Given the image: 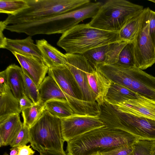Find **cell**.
Here are the masks:
<instances>
[{
    "instance_id": "cell-1",
    "label": "cell",
    "mask_w": 155,
    "mask_h": 155,
    "mask_svg": "<svg viewBox=\"0 0 155 155\" xmlns=\"http://www.w3.org/2000/svg\"><path fill=\"white\" fill-rule=\"evenodd\" d=\"M138 139L107 125L91 130L67 142V155H96L117 147L133 145Z\"/></svg>"
},
{
    "instance_id": "cell-2",
    "label": "cell",
    "mask_w": 155,
    "mask_h": 155,
    "mask_svg": "<svg viewBox=\"0 0 155 155\" xmlns=\"http://www.w3.org/2000/svg\"><path fill=\"white\" fill-rule=\"evenodd\" d=\"M99 117L106 125L126 132L138 140H155V120L132 110L120 102L104 103Z\"/></svg>"
},
{
    "instance_id": "cell-3",
    "label": "cell",
    "mask_w": 155,
    "mask_h": 155,
    "mask_svg": "<svg viewBox=\"0 0 155 155\" xmlns=\"http://www.w3.org/2000/svg\"><path fill=\"white\" fill-rule=\"evenodd\" d=\"M118 32L109 31L78 24L62 34L57 43L67 53L82 54L99 46L118 41Z\"/></svg>"
},
{
    "instance_id": "cell-4",
    "label": "cell",
    "mask_w": 155,
    "mask_h": 155,
    "mask_svg": "<svg viewBox=\"0 0 155 155\" xmlns=\"http://www.w3.org/2000/svg\"><path fill=\"white\" fill-rule=\"evenodd\" d=\"M29 135L31 145L39 153L49 150L67 155L64 149L61 119L46 110L29 128Z\"/></svg>"
},
{
    "instance_id": "cell-5",
    "label": "cell",
    "mask_w": 155,
    "mask_h": 155,
    "mask_svg": "<svg viewBox=\"0 0 155 155\" xmlns=\"http://www.w3.org/2000/svg\"><path fill=\"white\" fill-rule=\"evenodd\" d=\"M143 8L126 0H109L101 5L88 24L102 30L118 32L129 19Z\"/></svg>"
},
{
    "instance_id": "cell-6",
    "label": "cell",
    "mask_w": 155,
    "mask_h": 155,
    "mask_svg": "<svg viewBox=\"0 0 155 155\" xmlns=\"http://www.w3.org/2000/svg\"><path fill=\"white\" fill-rule=\"evenodd\" d=\"M29 7L15 15H8L7 25L16 22L39 20L66 13L90 3V0H27Z\"/></svg>"
},
{
    "instance_id": "cell-7",
    "label": "cell",
    "mask_w": 155,
    "mask_h": 155,
    "mask_svg": "<svg viewBox=\"0 0 155 155\" xmlns=\"http://www.w3.org/2000/svg\"><path fill=\"white\" fill-rule=\"evenodd\" d=\"M148 8H146L140 30L133 41L136 66L142 70L155 63V48L149 33Z\"/></svg>"
},
{
    "instance_id": "cell-8",
    "label": "cell",
    "mask_w": 155,
    "mask_h": 155,
    "mask_svg": "<svg viewBox=\"0 0 155 155\" xmlns=\"http://www.w3.org/2000/svg\"><path fill=\"white\" fill-rule=\"evenodd\" d=\"M61 119V132L67 142L93 130L106 125L98 115L74 114Z\"/></svg>"
},
{
    "instance_id": "cell-9",
    "label": "cell",
    "mask_w": 155,
    "mask_h": 155,
    "mask_svg": "<svg viewBox=\"0 0 155 155\" xmlns=\"http://www.w3.org/2000/svg\"><path fill=\"white\" fill-rule=\"evenodd\" d=\"M65 54L68 68L81 91L82 100L97 102L96 96L89 85L87 75L91 65L82 54L67 53Z\"/></svg>"
},
{
    "instance_id": "cell-10",
    "label": "cell",
    "mask_w": 155,
    "mask_h": 155,
    "mask_svg": "<svg viewBox=\"0 0 155 155\" xmlns=\"http://www.w3.org/2000/svg\"><path fill=\"white\" fill-rule=\"evenodd\" d=\"M24 70L39 87L49 68L43 61L35 56L12 52Z\"/></svg>"
},
{
    "instance_id": "cell-11",
    "label": "cell",
    "mask_w": 155,
    "mask_h": 155,
    "mask_svg": "<svg viewBox=\"0 0 155 155\" xmlns=\"http://www.w3.org/2000/svg\"><path fill=\"white\" fill-rule=\"evenodd\" d=\"M48 73L65 93L74 98L82 100L80 90L68 67L50 68Z\"/></svg>"
},
{
    "instance_id": "cell-12",
    "label": "cell",
    "mask_w": 155,
    "mask_h": 155,
    "mask_svg": "<svg viewBox=\"0 0 155 155\" xmlns=\"http://www.w3.org/2000/svg\"><path fill=\"white\" fill-rule=\"evenodd\" d=\"M89 85L96 97L99 106L103 104L112 82L96 66L92 65L87 72Z\"/></svg>"
},
{
    "instance_id": "cell-13",
    "label": "cell",
    "mask_w": 155,
    "mask_h": 155,
    "mask_svg": "<svg viewBox=\"0 0 155 155\" xmlns=\"http://www.w3.org/2000/svg\"><path fill=\"white\" fill-rule=\"evenodd\" d=\"M19 101L13 95L7 82L0 83V122L9 116L19 114Z\"/></svg>"
},
{
    "instance_id": "cell-14",
    "label": "cell",
    "mask_w": 155,
    "mask_h": 155,
    "mask_svg": "<svg viewBox=\"0 0 155 155\" xmlns=\"http://www.w3.org/2000/svg\"><path fill=\"white\" fill-rule=\"evenodd\" d=\"M44 63L50 68L60 66L68 67L66 57L57 48L45 39L36 41Z\"/></svg>"
},
{
    "instance_id": "cell-15",
    "label": "cell",
    "mask_w": 155,
    "mask_h": 155,
    "mask_svg": "<svg viewBox=\"0 0 155 155\" xmlns=\"http://www.w3.org/2000/svg\"><path fill=\"white\" fill-rule=\"evenodd\" d=\"M23 125L18 114L10 115L0 122V147L10 145L21 130Z\"/></svg>"
},
{
    "instance_id": "cell-16",
    "label": "cell",
    "mask_w": 155,
    "mask_h": 155,
    "mask_svg": "<svg viewBox=\"0 0 155 155\" xmlns=\"http://www.w3.org/2000/svg\"><path fill=\"white\" fill-rule=\"evenodd\" d=\"M4 49L11 52H16L24 55L35 56L43 60L41 53L31 36L22 39H13L6 38Z\"/></svg>"
},
{
    "instance_id": "cell-17",
    "label": "cell",
    "mask_w": 155,
    "mask_h": 155,
    "mask_svg": "<svg viewBox=\"0 0 155 155\" xmlns=\"http://www.w3.org/2000/svg\"><path fill=\"white\" fill-rule=\"evenodd\" d=\"M146 8L138 12L129 19L118 32V41H133L140 27Z\"/></svg>"
},
{
    "instance_id": "cell-18",
    "label": "cell",
    "mask_w": 155,
    "mask_h": 155,
    "mask_svg": "<svg viewBox=\"0 0 155 155\" xmlns=\"http://www.w3.org/2000/svg\"><path fill=\"white\" fill-rule=\"evenodd\" d=\"M5 70L8 85L13 95L18 101L25 94L22 69L14 64L10 65Z\"/></svg>"
},
{
    "instance_id": "cell-19",
    "label": "cell",
    "mask_w": 155,
    "mask_h": 155,
    "mask_svg": "<svg viewBox=\"0 0 155 155\" xmlns=\"http://www.w3.org/2000/svg\"><path fill=\"white\" fill-rule=\"evenodd\" d=\"M120 103L135 112L155 120V101L147 98L128 99Z\"/></svg>"
},
{
    "instance_id": "cell-20",
    "label": "cell",
    "mask_w": 155,
    "mask_h": 155,
    "mask_svg": "<svg viewBox=\"0 0 155 155\" xmlns=\"http://www.w3.org/2000/svg\"><path fill=\"white\" fill-rule=\"evenodd\" d=\"M147 98L122 85L112 82L105 101L108 102H120L128 99Z\"/></svg>"
},
{
    "instance_id": "cell-21",
    "label": "cell",
    "mask_w": 155,
    "mask_h": 155,
    "mask_svg": "<svg viewBox=\"0 0 155 155\" xmlns=\"http://www.w3.org/2000/svg\"><path fill=\"white\" fill-rule=\"evenodd\" d=\"M45 110L52 115L60 119L67 118L75 114L67 101L52 100L45 103Z\"/></svg>"
},
{
    "instance_id": "cell-22",
    "label": "cell",
    "mask_w": 155,
    "mask_h": 155,
    "mask_svg": "<svg viewBox=\"0 0 155 155\" xmlns=\"http://www.w3.org/2000/svg\"><path fill=\"white\" fill-rule=\"evenodd\" d=\"M45 110V104L41 102L22 111L23 124L30 128L40 118Z\"/></svg>"
},
{
    "instance_id": "cell-23",
    "label": "cell",
    "mask_w": 155,
    "mask_h": 155,
    "mask_svg": "<svg viewBox=\"0 0 155 155\" xmlns=\"http://www.w3.org/2000/svg\"><path fill=\"white\" fill-rule=\"evenodd\" d=\"M27 0H0V13L15 15L28 8Z\"/></svg>"
},
{
    "instance_id": "cell-24",
    "label": "cell",
    "mask_w": 155,
    "mask_h": 155,
    "mask_svg": "<svg viewBox=\"0 0 155 155\" xmlns=\"http://www.w3.org/2000/svg\"><path fill=\"white\" fill-rule=\"evenodd\" d=\"M110 44L97 47L85 52L82 55L94 67L104 63Z\"/></svg>"
},
{
    "instance_id": "cell-25",
    "label": "cell",
    "mask_w": 155,
    "mask_h": 155,
    "mask_svg": "<svg viewBox=\"0 0 155 155\" xmlns=\"http://www.w3.org/2000/svg\"><path fill=\"white\" fill-rule=\"evenodd\" d=\"M134 45V41H130L124 47L120 53L115 64L124 67L136 66Z\"/></svg>"
},
{
    "instance_id": "cell-26",
    "label": "cell",
    "mask_w": 155,
    "mask_h": 155,
    "mask_svg": "<svg viewBox=\"0 0 155 155\" xmlns=\"http://www.w3.org/2000/svg\"><path fill=\"white\" fill-rule=\"evenodd\" d=\"M22 71V75L25 94L34 104L41 102L39 87L27 74L23 70Z\"/></svg>"
},
{
    "instance_id": "cell-27",
    "label": "cell",
    "mask_w": 155,
    "mask_h": 155,
    "mask_svg": "<svg viewBox=\"0 0 155 155\" xmlns=\"http://www.w3.org/2000/svg\"><path fill=\"white\" fill-rule=\"evenodd\" d=\"M128 42L117 41L110 44L104 64H116L120 51Z\"/></svg>"
},
{
    "instance_id": "cell-28",
    "label": "cell",
    "mask_w": 155,
    "mask_h": 155,
    "mask_svg": "<svg viewBox=\"0 0 155 155\" xmlns=\"http://www.w3.org/2000/svg\"><path fill=\"white\" fill-rule=\"evenodd\" d=\"M30 142L29 128L23 124L21 130L10 145L12 147H20L26 145Z\"/></svg>"
},
{
    "instance_id": "cell-29",
    "label": "cell",
    "mask_w": 155,
    "mask_h": 155,
    "mask_svg": "<svg viewBox=\"0 0 155 155\" xmlns=\"http://www.w3.org/2000/svg\"><path fill=\"white\" fill-rule=\"evenodd\" d=\"M132 145L119 147L101 153V154L102 155H135Z\"/></svg>"
},
{
    "instance_id": "cell-30",
    "label": "cell",
    "mask_w": 155,
    "mask_h": 155,
    "mask_svg": "<svg viewBox=\"0 0 155 155\" xmlns=\"http://www.w3.org/2000/svg\"><path fill=\"white\" fill-rule=\"evenodd\" d=\"M148 16L149 24V33L155 48V12L149 8Z\"/></svg>"
},
{
    "instance_id": "cell-31",
    "label": "cell",
    "mask_w": 155,
    "mask_h": 155,
    "mask_svg": "<svg viewBox=\"0 0 155 155\" xmlns=\"http://www.w3.org/2000/svg\"><path fill=\"white\" fill-rule=\"evenodd\" d=\"M20 109L22 111L23 109L31 107L34 104L32 101L24 94L18 101Z\"/></svg>"
},
{
    "instance_id": "cell-32",
    "label": "cell",
    "mask_w": 155,
    "mask_h": 155,
    "mask_svg": "<svg viewBox=\"0 0 155 155\" xmlns=\"http://www.w3.org/2000/svg\"><path fill=\"white\" fill-rule=\"evenodd\" d=\"M7 25L3 21L0 22V48L4 49L6 42V38L3 34V31Z\"/></svg>"
},
{
    "instance_id": "cell-33",
    "label": "cell",
    "mask_w": 155,
    "mask_h": 155,
    "mask_svg": "<svg viewBox=\"0 0 155 155\" xmlns=\"http://www.w3.org/2000/svg\"><path fill=\"white\" fill-rule=\"evenodd\" d=\"M35 151L30 148V145H25L18 147V152L17 155H30L34 154Z\"/></svg>"
},
{
    "instance_id": "cell-34",
    "label": "cell",
    "mask_w": 155,
    "mask_h": 155,
    "mask_svg": "<svg viewBox=\"0 0 155 155\" xmlns=\"http://www.w3.org/2000/svg\"><path fill=\"white\" fill-rule=\"evenodd\" d=\"M40 155H65L60 152L49 150H45L40 153Z\"/></svg>"
},
{
    "instance_id": "cell-35",
    "label": "cell",
    "mask_w": 155,
    "mask_h": 155,
    "mask_svg": "<svg viewBox=\"0 0 155 155\" xmlns=\"http://www.w3.org/2000/svg\"><path fill=\"white\" fill-rule=\"evenodd\" d=\"M10 150V155H17L18 152V147H12Z\"/></svg>"
},
{
    "instance_id": "cell-36",
    "label": "cell",
    "mask_w": 155,
    "mask_h": 155,
    "mask_svg": "<svg viewBox=\"0 0 155 155\" xmlns=\"http://www.w3.org/2000/svg\"><path fill=\"white\" fill-rule=\"evenodd\" d=\"M148 1L152 2L155 3V0H148Z\"/></svg>"
},
{
    "instance_id": "cell-37",
    "label": "cell",
    "mask_w": 155,
    "mask_h": 155,
    "mask_svg": "<svg viewBox=\"0 0 155 155\" xmlns=\"http://www.w3.org/2000/svg\"><path fill=\"white\" fill-rule=\"evenodd\" d=\"M3 155H9L7 153L5 152L4 153Z\"/></svg>"
},
{
    "instance_id": "cell-38",
    "label": "cell",
    "mask_w": 155,
    "mask_h": 155,
    "mask_svg": "<svg viewBox=\"0 0 155 155\" xmlns=\"http://www.w3.org/2000/svg\"><path fill=\"white\" fill-rule=\"evenodd\" d=\"M101 155V154H97V155Z\"/></svg>"
},
{
    "instance_id": "cell-39",
    "label": "cell",
    "mask_w": 155,
    "mask_h": 155,
    "mask_svg": "<svg viewBox=\"0 0 155 155\" xmlns=\"http://www.w3.org/2000/svg\"><path fill=\"white\" fill-rule=\"evenodd\" d=\"M33 155V154H31V155Z\"/></svg>"
}]
</instances>
